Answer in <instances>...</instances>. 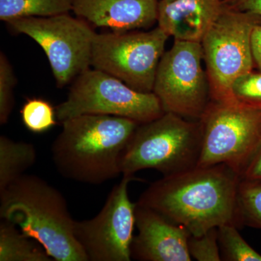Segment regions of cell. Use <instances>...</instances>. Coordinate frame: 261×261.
Here are the masks:
<instances>
[{"label": "cell", "mask_w": 261, "mask_h": 261, "mask_svg": "<svg viewBox=\"0 0 261 261\" xmlns=\"http://www.w3.org/2000/svg\"><path fill=\"white\" fill-rule=\"evenodd\" d=\"M240 179L224 164L196 166L151 184L136 204L157 211L194 236L224 224L239 228Z\"/></svg>", "instance_id": "obj_1"}, {"label": "cell", "mask_w": 261, "mask_h": 261, "mask_svg": "<svg viewBox=\"0 0 261 261\" xmlns=\"http://www.w3.org/2000/svg\"><path fill=\"white\" fill-rule=\"evenodd\" d=\"M51 147L56 169L63 177L101 185L121 174L122 156L140 123L128 118L86 114L61 122Z\"/></svg>", "instance_id": "obj_2"}, {"label": "cell", "mask_w": 261, "mask_h": 261, "mask_svg": "<svg viewBox=\"0 0 261 261\" xmlns=\"http://www.w3.org/2000/svg\"><path fill=\"white\" fill-rule=\"evenodd\" d=\"M0 218L16 225L53 260L88 261L64 196L39 176L25 173L0 192Z\"/></svg>", "instance_id": "obj_3"}, {"label": "cell", "mask_w": 261, "mask_h": 261, "mask_svg": "<svg viewBox=\"0 0 261 261\" xmlns=\"http://www.w3.org/2000/svg\"><path fill=\"white\" fill-rule=\"evenodd\" d=\"M201 140L200 121L164 113L137 127L122 156L121 174L134 178L141 170L150 168L166 176L195 168Z\"/></svg>", "instance_id": "obj_4"}, {"label": "cell", "mask_w": 261, "mask_h": 261, "mask_svg": "<svg viewBox=\"0 0 261 261\" xmlns=\"http://www.w3.org/2000/svg\"><path fill=\"white\" fill-rule=\"evenodd\" d=\"M261 16L224 4L221 15L201 42L211 100L238 102L232 86L242 75L253 70L251 39Z\"/></svg>", "instance_id": "obj_5"}, {"label": "cell", "mask_w": 261, "mask_h": 261, "mask_svg": "<svg viewBox=\"0 0 261 261\" xmlns=\"http://www.w3.org/2000/svg\"><path fill=\"white\" fill-rule=\"evenodd\" d=\"M199 121L202 140L197 166L224 164L241 178L261 144V109L211 100Z\"/></svg>", "instance_id": "obj_6"}, {"label": "cell", "mask_w": 261, "mask_h": 261, "mask_svg": "<svg viewBox=\"0 0 261 261\" xmlns=\"http://www.w3.org/2000/svg\"><path fill=\"white\" fill-rule=\"evenodd\" d=\"M58 121L81 115H107L145 123L164 113L159 98L132 89L124 82L97 69L86 70L72 84L66 99L57 106Z\"/></svg>", "instance_id": "obj_7"}, {"label": "cell", "mask_w": 261, "mask_h": 261, "mask_svg": "<svg viewBox=\"0 0 261 261\" xmlns=\"http://www.w3.org/2000/svg\"><path fill=\"white\" fill-rule=\"evenodd\" d=\"M7 23L42 48L60 88L90 68L97 33L83 19L65 13L17 19Z\"/></svg>", "instance_id": "obj_8"}, {"label": "cell", "mask_w": 261, "mask_h": 261, "mask_svg": "<svg viewBox=\"0 0 261 261\" xmlns=\"http://www.w3.org/2000/svg\"><path fill=\"white\" fill-rule=\"evenodd\" d=\"M168 38L159 27L147 32L97 34L92 48V66L135 90L152 92Z\"/></svg>", "instance_id": "obj_9"}, {"label": "cell", "mask_w": 261, "mask_h": 261, "mask_svg": "<svg viewBox=\"0 0 261 261\" xmlns=\"http://www.w3.org/2000/svg\"><path fill=\"white\" fill-rule=\"evenodd\" d=\"M201 43L174 40L160 61L152 92L165 113L199 121L211 102Z\"/></svg>", "instance_id": "obj_10"}, {"label": "cell", "mask_w": 261, "mask_h": 261, "mask_svg": "<svg viewBox=\"0 0 261 261\" xmlns=\"http://www.w3.org/2000/svg\"><path fill=\"white\" fill-rule=\"evenodd\" d=\"M133 179L123 176L93 219L75 221V236L88 261L132 260L136 203L128 197V186Z\"/></svg>", "instance_id": "obj_11"}, {"label": "cell", "mask_w": 261, "mask_h": 261, "mask_svg": "<svg viewBox=\"0 0 261 261\" xmlns=\"http://www.w3.org/2000/svg\"><path fill=\"white\" fill-rule=\"evenodd\" d=\"M136 227L130 246L132 259L141 261H191L190 231L163 215L136 204Z\"/></svg>", "instance_id": "obj_12"}, {"label": "cell", "mask_w": 261, "mask_h": 261, "mask_svg": "<svg viewBox=\"0 0 261 261\" xmlns=\"http://www.w3.org/2000/svg\"><path fill=\"white\" fill-rule=\"evenodd\" d=\"M159 0H73L79 18L115 32L147 29L157 22Z\"/></svg>", "instance_id": "obj_13"}, {"label": "cell", "mask_w": 261, "mask_h": 261, "mask_svg": "<svg viewBox=\"0 0 261 261\" xmlns=\"http://www.w3.org/2000/svg\"><path fill=\"white\" fill-rule=\"evenodd\" d=\"M224 8V0H159L158 27L174 40L201 43Z\"/></svg>", "instance_id": "obj_14"}, {"label": "cell", "mask_w": 261, "mask_h": 261, "mask_svg": "<svg viewBox=\"0 0 261 261\" xmlns=\"http://www.w3.org/2000/svg\"><path fill=\"white\" fill-rule=\"evenodd\" d=\"M37 157L33 144L0 136V192L25 174L34 166Z\"/></svg>", "instance_id": "obj_15"}, {"label": "cell", "mask_w": 261, "mask_h": 261, "mask_svg": "<svg viewBox=\"0 0 261 261\" xmlns=\"http://www.w3.org/2000/svg\"><path fill=\"white\" fill-rule=\"evenodd\" d=\"M0 223V261H53L42 246L6 220Z\"/></svg>", "instance_id": "obj_16"}, {"label": "cell", "mask_w": 261, "mask_h": 261, "mask_svg": "<svg viewBox=\"0 0 261 261\" xmlns=\"http://www.w3.org/2000/svg\"><path fill=\"white\" fill-rule=\"evenodd\" d=\"M73 0H0V20L8 22L31 17L68 13Z\"/></svg>", "instance_id": "obj_17"}, {"label": "cell", "mask_w": 261, "mask_h": 261, "mask_svg": "<svg viewBox=\"0 0 261 261\" xmlns=\"http://www.w3.org/2000/svg\"><path fill=\"white\" fill-rule=\"evenodd\" d=\"M218 233L221 260L261 261L260 254L244 240L234 225H222Z\"/></svg>", "instance_id": "obj_18"}, {"label": "cell", "mask_w": 261, "mask_h": 261, "mask_svg": "<svg viewBox=\"0 0 261 261\" xmlns=\"http://www.w3.org/2000/svg\"><path fill=\"white\" fill-rule=\"evenodd\" d=\"M238 206L242 225L261 228V180L240 179Z\"/></svg>", "instance_id": "obj_19"}, {"label": "cell", "mask_w": 261, "mask_h": 261, "mask_svg": "<svg viewBox=\"0 0 261 261\" xmlns=\"http://www.w3.org/2000/svg\"><path fill=\"white\" fill-rule=\"evenodd\" d=\"M20 113L24 126L32 133H44L58 123L56 108L41 98L27 99Z\"/></svg>", "instance_id": "obj_20"}, {"label": "cell", "mask_w": 261, "mask_h": 261, "mask_svg": "<svg viewBox=\"0 0 261 261\" xmlns=\"http://www.w3.org/2000/svg\"><path fill=\"white\" fill-rule=\"evenodd\" d=\"M16 77L8 58L0 54V124L8 123L14 106V90Z\"/></svg>", "instance_id": "obj_21"}, {"label": "cell", "mask_w": 261, "mask_h": 261, "mask_svg": "<svg viewBox=\"0 0 261 261\" xmlns=\"http://www.w3.org/2000/svg\"><path fill=\"white\" fill-rule=\"evenodd\" d=\"M188 248L192 258L198 261H221L218 227L197 236L190 235Z\"/></svg>", "instance_id": "obj_22"}, {"label": "cell", "mask_w": 261, "mask_h": 261, "mask_svg": "<svg viewBox=\"0 0 261 261\" xmlns=\"http://www.w3.org/2000/svg\"><path fill=\"white\" fill-rule=\"evenodd\" d=\"M232 94L238 102L261 109V72L252 70L235 81Z\"/></svg>", "instance_id": "obj_23"}, {"label": "cell", "mask_w": 261, "mask_h": 261, "mask_svg": "<svg viewBox=\"0 0 261 261\" xmlns=\"http://www.w3.org/2000/svg\"><path fill=\"white\" fill-rule=\"evenodd\" d=\"M241 178L247 180H261V144L244 169Z\"/></svg>", "instance_id": "obj_24"}, {"label": "cell", "mask_w": 261, "mask_h": 261, "mask_svg": "<svg viewBox=\"0 0 261 261\" xmlns=\"http://www.w3.org/2000/svg\"><path fill=\"white\" fill-rule=\"evenodd\" d=\"M224 3L230 8L261 16V0H224Z\"/></svg>", "instance_id": "obj_25"}, {"label": "cell", "mask_w": 261, "mask_h": 261, "mask_svg": "<svg viewBox=\"0 0 261 261\" xmlns=\"http://www.w3.org/2000/svg\"><path fill=\"white\" fill-rule=\"evenodd\" d=\"M251 46L254 66L261 72V24H258L253 29Z\"/></svg>", "instance_id": "obj_26"}]
</instances>
